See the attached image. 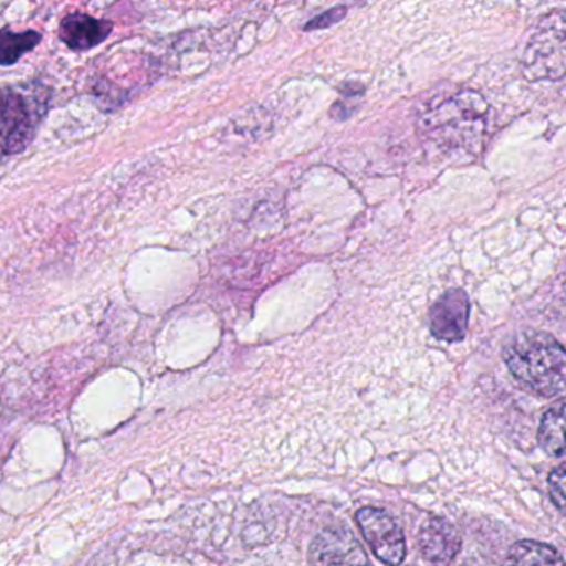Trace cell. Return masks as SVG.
<instances>
[{"label": "cell", "mask_w": 566, "mask_h": 566, "mask_svg": "<svg viewBox=\"0 0 566 566\" xmlns=\"http://www.w3.org/2000/svg\"><path fill=\"white\" fill-rule=\"evenodd\" d=\"M112 32V24L87 14H71L62 21L59 35L72 51H88L102 44Z\"/></svg>", "instance_id": "9c48e42d"}, {"label": "cell", "mask_w": 566, "mask_h": 566, "mask_svg": "<svg viewBox=\"0 0 566 566\" xmlns=\"http://www.w3.org/2000/svg\"><path fill=\"white\" fill-rule=\"evenodd\" d=\"M51 92L41 84L0 88V158L21 154L48 114Z\"/></svg>", "instance_id": "7a4b0ae2"}, {"label": "cell", "mask_w": 566, "mask_h": 566, "mask_svg": "<svg viewBox=\"0 0 566 566\" xmlns=\"http://www.w3.org/2000/svg\"><path fill=\"white\" fill-rule=\"evenodd\" d=\"M344 14H346V9L344 8H334L331 9L329 12H326V14L319 15V18L314 19V21H311L310 24H307V31H311V29H324L329 28V25L337 24V22L340 21V19L344 18Z\"/></svg>", "instance_id": "5bb4252c"}, {"label": "cell", "mask_w": 566, "mask_h": 566, "mask_svg": "<svg viewBox=\"0 0 566 566\" xmlns=\"http://www.w3.org/2000/svg\"><path fill=\"white\" fill-rule=\"evenodd\" d=\"M310 566H370V562L349 530L326 528L311 543Z\"/></svg>", "instance_id": "8992f818"}, {"label": "cell", "mask_w": 566, "mask_h": 566, "mask_svg": "<svg viewBox=\"0 0 566 566\" xmlns=\"http://www.w3.org/2000/svg\"><path fill=\"white\" fill-rule=\"evenodd\" d=\"M563 427H565V402L559 400L555 407L543 413L542 423H539L538 442L548 455L563 457L565 453Z\"/></svg>", "instance_id": "8fae6325"}, {"label": "cell", "mask_w": 566, "mask_h": 566, "mask_svg": "<svg viewBox=\"0 0 566 566\" xmlns=\"http://www.w3.org/2000/svg\"><path fill=\"white\" fill-rule=\"evenodd\" d=\"M486 107V102L475 92H462L432 108L423 120L427 130L443 144L473 145L476 135L485 128Z\"/></svg>", "instance_id": "3957f363"}, {"label": "cell", "mask_w": 566, "mask_h": 566, "mask_svg": "<svg viewBox=\"0 0 566 566\" xmlns=\"http://www.w3.org/2000/svg\"><path fill=\"white\" fill-rule=\"evenodd\" d=\"M419 548L433 566H449L462 548V538L452 523L433 516L420 528Z\"/></svg>", "instance_id": "ba28073f"}, {"label": "cell", "mask_w": 566, "mask_h": 566, "mask_svg": "<svg viewBox=\"0 0 566 566\" xmlns=\"http://www.w3.org/2000/svg\"><path fill=\"white\" fill-rule=\"evenodd\" d=\"M506 566H565V562L553 546L525 539L509 549Z\"/></svg>", "instance_id": "30bf717a"}, {"label": "cell", "mask_w": 566, "mask_h": 566, "mask_svg": "<svg viewBox=\"0 0 566 566\" xmlns=\"http://www.w3.org/2000/svg\"><path fill=\"white\" fill-rule=\"evenodd\" d=\"M565 465H558L552 470L548 476V489L549 496H552L553 503L559 512L565 510Z\"/></svg>", "instance_id": "4fadbf2b"}, {"label": "cell", "mask_w": 566, "mask_h": 566, "mask_svg": "<svg viewBox=\"0 0 566 566\" xmlns=\"http://www.w3.org/2000/svg\"><path fill=\"white\" fill-rule=\"evenodd\" d=\"M41 42L39 32L29 31L15 34L11 29L0 31V65H14L22 55L34 51Z\"/></svg>", "instance_id": "7c38bea8"}, {"label": "cell", "mask_w": 566, "mask_h": 566, "mask_svg": "<svg viewBox=\"0 0 566 566\" xmlns=\"http://www.w3.org/2000/svg\"><path fill=\"white\" fill-rule=\"evenodd\" d=\"M359 525L370 549L387 565H400L406 558L407 546L402 528L384 510L366 506L356 513Z\"/></svg>", "instance_id": "5b68a950"}, {"label": "cell", "mask_w": 566, "mask_h": 566, "mask_svg": "<svg viewBox=\"0 0 566 566\" xmlns=\"http://www.w3.org/2000/svg\"><path fill=\"white\" fill-rule=\"evenodd\" d=\"M503 359L515 379L533 392L543 397L565 392V350L549 334L520 333L505 347Z\"/></svg>", "instance_id": "6da1fadb"}, {"label": "cell", "mask_w": 566, "mask_h": 566, "mask_svg": "<svg viewBox=\"0 0 566 566\" xmlns=\"http://www.w3.org/2000/svg\"><path fill=\"white\" fill-rule=\"evenodd\" d=\"M470 301L462 290L442 294L430 307V331L433 337L446 343H459L469 326Z\"/></svg>", "instance_id": "52a82bcc"}, {"label": "cell", "mask_w": 566, "mask_h": 566, "mask_svg": "<svg viewBox=\"0 0 566 566\" xmlns=\"http://www.w3.org/2000/svg\"><path fill=\"white\" fill-rule=\"evenodd\" d=\"M566 22L555 12L539 22L523 55L525 74L533 81H556L565 74Z\"/></svg>", "instance_id": "277c9868"}]
</instances>
